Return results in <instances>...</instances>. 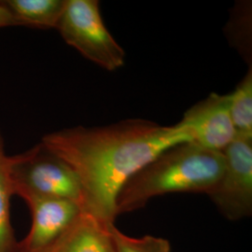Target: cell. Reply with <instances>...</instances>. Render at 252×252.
Masks as SVG:
<instances>
[{
  "label": "cell",
  "mask_w": 252,
  "mask_h": 252,
  "mask_svg": "<svg viewBox=\"0 0 252 252\" xmlns=\"http://www.w3.org/2000/svg\"><path fill=\"white\" fill-rule=\"evenodd\" d=\"M17 27L56 28L66 0H1Z\"/></svg>",
  "instance_id": "cell-9"
},
{
  "label": "cell",
  "mask_w": 252,
  "mask_h": 252,
  "mask_svg": "<svg viewBox=\"0 0 252 252\" xmlns=\"http://www.w3.org/2000/svg\"><path fill=\"white\" fill-rule=\"evenodd\" d=\"M105 224L86 212H81L66 231L42 252H116Z\"/></svg>",
  "instance_id": "cell-8"
},
{
  "label": "cell",
  "mask_w": 252,
  "mask_h": 252,
  "mask_svg": "<svg viewBox=\"0 0 252 252\" xmlns=\"http://www.w3.org/2000/svg\"><path fill=\"white\" fill-rule=\"evenodd\" d=\"M223 169L207 195L231 221L252 214V137L236 136L222 152Z\"/></svg>",
  "instance_id": "cell-5"
},
{
  "label": "cell",
  "mask_w": 252,
  "mask_h": 252,
  "mask_svg": "<svg viewBox=\"0 0 252 252\" xmlns=\"http://www.w3.org/2000/svg\"><path fill=\"white\" fill-rule=\"evenodd\" d=\"M14 195L10 175V156L4 148L0 130V252H15L17 243L10 221V198Z\"/></svg>",
  "instance_id": "cell-10"
},
{
  "label": "cell",
  "mask_w": 252,
  "mask_h": 252,
  "mask_svg": "<svg viewBox=\"0 0 252 252\" xmlns=\"http://www.w3.org/2000/svg\"><path fill=\"white\" fill-rule=\"evenodd\" d=\"M41 142L67 162L82 189V211L114 224L116 199L133 175L165 150L192 142L180 126L141 119L95 128L78 126L46 135Z\"/></svg>",
  "instance_id": "cell-1"
},
{
  "label": "cell",
  "mask_w": 252,
  "mask_h": 252,
  "mask_svg": "<svg viewBox=\"0 0 252 252\" xmlns=\"http://www.w3.org/2000/svg\"><path fill=\"white\" fill-rule=\"evenodd\" d=\"M10 175L14 195L65 199L82 207V189L77 174L42 142L10 156Z\"/></svg>",
  "instance_id": "cell-3"
},
{
  "label": "cell",
  "mask_w": 252,
  "mask_h": 252,
  "mask_svg": "<svg viewBox=\"0 0 252 252\" xmlns=\"http://www.w3.org/2000/svg\"><path fill=\"white\" fill-rule=\"evenodd\" d=\"M223 153L194 142L169 148L126 181L116 199V215L130 213L156 196L175 192L208 193L223 169Z\"/></svg>",
  "instance_id": "cell-2"
},
{
  "label": "cell",
  "mask_w": 252,
  "mask_h": 252,
  "mask_svg": "<svg viewBox=\"0 0 252 252\" xmlns=\"http://www.w3.org/2000/svg\"><path fill=\"white\" fill-rule=\"evenodd\" d=\"M229 110L236 136L252 137V71L246 74L243 80L228 94Z\"/></svg>",
  "instance_id": "cell-11"
},
{
  "label": "cell",
  "mask_w": 252,
  "mask_h": 252,
  "mask_svg": "<svg viewBox=\"0 0 252 252\" xmlns=\"http://www.w3.org/2000/svg\"><path fill=\"white\" fill-rule=\"evenodd\" d=\"M31 211L32 224L27 236L17 243L15 252H42L54 243L82 212L70 200L24 194Z\"/></svg>",
  "instance_id": "cell-6"
},
{
  "label": "cell",
  "mask_w": 252,
  "mask_h": 252,
  "mask_svg": "<svg viewBox=\"0 0 252 252\" xmlns=\"http://www.w3.org/2000/svg\"><path fill=\"white\" fill-rule=\"evenodd\" d=\"M9 27H17V25L8 10L0 3V28Z\"/></svg>",
  "instance_id": "cell-13"
},
{
  "label": "cell",
  "mask_w": 252,
  "mask_h": 252,
  "mask_svg": "<svg viewBox=\"0 0 252 252\" xmlns=\"http://www.w3.org/2000/svg\"><path fill=\"white\" fill-rule=\"evenodd\" d=\"M66 44L108 71L121 68L126 53L109 33L96 0H66L56 27Z\"/></svg>",
  "instance_id": "cell-4"
},
{
  "label": "cell",
  "mask_w": 252,
  "mask_h": 252,
  "mask_svg": "<svg viewBox=\"0 0 252 252\" xmlns=\"http://www.w3.org/2000/svg\"><path fill=\"white\" fill-rule=\"evenodd\" d=\"M110 234L116 252H171L169 241L162 237H132L118 229L115 223L110 226Z\"/></svg>",
  "instance_id": "cell-12"
},
{
  "label": "cell",
  "mask_w": 252,
  "mask_h": 252,
  "mask_svg": "<svg viewBox=\"0 0 252 252\" xmlns=\"http://www.w3.org/2000/svg\"><path fill=\"white\" fill-rule=\"evenodd\" d=\"M179 124L189 133L192 142L214 152L222 153L236 137L228 94H210L189 108Z\"/></svg>",
  "instance_id": "cell-7"
}]
</instances>
